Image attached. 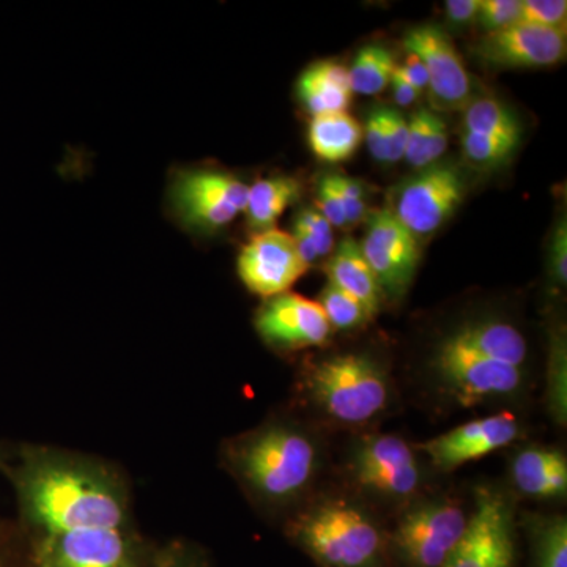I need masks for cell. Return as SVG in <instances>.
Instances as JSON below:
<instances>
[{
	"instance_id": "cell-36",
	"label": "cell",
	"mask_w": 567,
	"mask_h": 567,
	"mask_svg": "<svg viewBox=\"0 0 567 567\" xmlns=\"http://www.w3.org/2000/svg\"><path fill=\"white\" fill-rule=\"evenodd\" d=\"M365 144L377 162L390 163V144H388V126L385 121V106L377 107L365 118L363 130Z\"/></svg>"
},
{
	"instance_id": "cell-44",
	"label": "cell",
	"mask_w": 567,
	"mask_h": 567,
	"mask_svg": "<svg viewBox=\"0 0 567 567\" xmlns=\"http://www.w3.org/2000/svg\"><path fill=\"white\" fill-rule=\"evenodd\" d=\"M0 466H6V457H3L2 450H0Z\"/></svg>"
},
{
	"instance_id": "cell-35",
	"label": "cell",
	"mask_w": 567,
	"mask_h": 567,
	"mask_svg": "<svg viewBox=\"0 0 567 567\" xmlns=\"http://www.w3.org/2000/svg\"><path fill=\"white\" fill-rule=\"evenodd\" d=\"M316 205L317 212L331 224V227L349 229L344 207H342L341 197H339L338 189L331 181V175H327L317 183Z\"/></svg>"
},
{
	"instance_id": "cell-10",
	"label": "cell",
	"mask_w": 567,
	"mask_h": 567,
	"mask_svg": "<svg viewBox=\"0 0 567 567\" xmlns=\"http://www.w3.org/2000/svg\"><path fill=\"white\" fill-rule=\"evenodd\" d=\"M361 252L371 267L383 297H404L421 259L420 241L388 207L368 212Z\"/></svg>"
},
{
	"instance_id": "cell-25",
	"label": "cell",
	"mask_w": 567,
	"mask_h": 567,
	"mask_svg": "<svg viewBox=\"0 0 567 567\" xmlns=\"http://www.w3.org/2000/svg\"><path fill=\"white\" fill-rule=\"evenodd\" d=\"M464 132L483 134V136L514 142L518 145L522 126L514 112L506 104L495 99H480L473 100L466 106Z\"/></svg>"
},
{
	"instance_id": "cell-38",
	"label": "cell",
	"mask_w": 567,
	"mask_h": 567,
	"mask_svg": "<svg viewBox=\"0 0 567 567\" xmlns=\"http://www.w3.org/2000/svg\"><path fill=\"white\" fill-rule=\"evenodd\" d=\"M551 271L555 279L561 286H566L567 281V229L566 219H561L555 230L554 241H551Z\"/></svg>"
},
{
	"instance_id": "cell-24",
	"label": "cell",
	"mask_w": 567,
	"mask_h": 567,
	"mask_svg": "<svg viewBox=\"0 0 567 567\" xmlns=\"http://www.w3.org/2000/svg\"><path fill=\"white\" fill-rule=\"evenodd\" d=\"M529 567H567L565 516H533L528 520Z\"/></svg>"
},
{
	"instance_id": "cell-27",
	"label": "cell",
	"mask_w": 567,
	"mask_h": 567,
	"mask_svg": "<svg viewBox=\"0 0 567 567\" xmlns=\"http://www.w3.org/2000/svg\"><path fill=\"white\" fill-rule=\"evenodd\" d=\"M317 303L322 306L328 323L336 330H354L372 319L364 305L330 281L324 286Z\"/></svg>"
},
{
	"instance_id": "cell-6",
	"label": "cell",
	"mask_w": 567,
	"mask_h": 567,
	"mask_svg": "<svg viewBox=\"0 0 567 567\" xmlns=\"http://www.w3.org/2000/svg\"><path fill=\"white\" fill-rule=\"evenodd\" d=\"M440 390L458 405L473 406L516 398L524 391L525 369L491 360L446 336L431 361Z\"/></svg>"
},
{
	"instance_id": "cell-8",
	"label": "cell",
	"mask_w": 567,
	"mask_h": 567,
	"mask_svg": "<svg viewBox=\"0 0 567 567\" xmlns=\"http://www.w3.org/2000/svg\"><path fill=\"white\" fill-rule=\"evenodd\" d=\"M466 185L458 167L435 163L399 185L390 210L413 237H431L457 210Z\"/></svg>"
},
{
	"instance_id": "cell-33",
	"label": "cell",
	"mask_w": 567,
	"mask_h": 567,
	"mask_svg": "<svg viewBox=\"0 0 567 567\" xmlns=\"http://www.w3.org/2000/svg\"><path fill=\"white\" fill-rule=\"evenodd\" d=\"M336 189L344 207L347 227L358 226L364 221L368 216V205H365V193L363 183L357 178L346 177V175H331Z\"/></svg>"
},
{
	"instance_id": "cell-32",
	"label": "cell",
	"mask_w": 567,
	"mask_h": 567,
	"mask_svg": "<svg viewBox=\"0 0 567 567\" xmlns=\"http://www.w3.org/2000/svg\"><path fill=\"white\" fill-rule=\"evenodd\" d=\"M293 227L300 229L315 244L320 259L333 252V227L319 212L312 210V208H303L298 213Z\"/></svg>"
},
{
	"instance_id": "cell-5",
	"label": "cell",
	"mask_w": 567,
	"mask_h": 567,
	"mask_svg": "<svg viewBox=\"0 0 567 567\" xmlns=\"http://www.w3.org/2000/svg\"><path fill=\"white\" fill-rule=\"evenodd\" d=\"M468 518L447 498L416 503L388 537L390 555L404 567H443L464 539Z\"/></svg>"
},
{
	"instance_id": "cell-15",
	"label": "cell",
	"mask_w": 567,
	"mask_h": 567,
	"mask_svg": "<svg viewBox=\"0 0 567 567\" xmlns=\"http://www.w3.org/2000/svg\"><path fill=\"white\" fill-rule=\"evenodd\" d=\"M254 323L260 338L279 350L322 346L331 333L322 306L292 292L268 298Z\"/></svg>"
},
{
	"instance_id": "cell-37",
	"label": "cell",
	"mask_w": 567,
	"mask_h": 567,
	"mask_svg": "<svg viewBox=\"0 0 567 567\" xmlns=\"http://www.w3.org/2000/svg\"><path fill=\"white\" fill-rule=\"evenodd\" d=\"M385 121L388 126V144H390V163L404 159L406 137H409V122L401 112L393 107H385Z\"/></svg>"
},
{
	"instance_id": "cell-40",
	"label": "cell",
	"mask_w": 567,
	"mask_h": 567,
	"mask_svg": "<svg viewBox=\"0 0 567 567\" xmlns=\"http://www.w3.org/2000/svg\"><path fill=\"white\" fill-rule=\"evenodd\" d=\"M447 20L456 25H468L477 20L480 0H447L445 3Z\"/></svg>"
},
{
	"instance_id": "cell-1",
	"label": "cell",
	"mask_w": 567,
	"mask_h": 567,
	"mask_svg": "<svg viewBox=\"0 0 567 567\" xmlns=\"http://www.w3.org/2000/svg\"><path fill=\"white\" fill-rule=\"evenodd\" d=\"M24 524L41 537L74 529L130 528L132 499L114 466L48 446H22L6 466Z\"/></svg>"
},
{
	"instance_id": "cell-29",
	"label": "cell",
	"mask_w": 567,
	"mask_h": 567,
	"mask_svg": "<svg viewBox=\"0 0 567 567\" xmlns=\"http://www.w3.org/2000/svg\"><path fill=\"white\" fill-rule=\"evenodd\" d=\"M462 148L466 162L476 167H494L506 162L517 144L494 137L483 136V134L466 133L462 134Z\"/></svg>"
},
{
	"instance_id": "cell-22",
	"label": "cell",
	"mask_w": 567,
	"mask_h": 567,
	"mask_svg": "<svg viewBox=\"0 0 567 567\" xmlns=\"http://www.w3.org/2000/svg\"><path fill=\"white\" fill-rule=\"evenodd\" d=\"M363 128L349 112L317 115L309 125V145L317 158L346 162L360 147Z\"/></svg>"
},
{
	"instance_id": "cell-39",
	"label": "cell",
	"mask_w": 567,
	"mask_h": 567,
	"mask_svg": "<svg viewBox=\"0 0 567 567\" xmlns=\"http://www.w3.org/2000/svg\"><path fill=\"white\" fill-rule=\"evenodd\" d=\"M395 73L401 74L406 82H410L421 93L427 89V71H425L424 63L420 61V58L412 54V52L406 51L405 61L401 65L395 66Z\"/></svg>"
},
{
	"instance_id": "cell-14",
	"label": "cell",
	"mask_w": 567,
	"mask_h": 567,
	"mask_svg": "<svg viewBox=\"0 0 567 567\" xmlns=\"http://www.w3.org/2000/svg\"><path fill=\"white\" fill-rule=\"evenodd\" d=\"M522 436V424L511 412L470 421L425 442L421 450L442 472L477 461L513 445Z\"/></svg>"
},
{
	"instance_id": "cell-26",
	"label": "cell",
	"mask_w": 567,
	"mask_h": 567,
	"mask_svg": "<svg viewBox=\"0 0 567 567\" xmlns=\"http://www.w3.org/2000/svg\"><path fill=\"white\" fill-rule=\"evenodd\" d=\"M395 65L394 54L382 44L361 48L349 69L352 92L358 95H379L390 85Z\"/></svg>"
},
{
	"instance_id": "cell-13",
	"label": "cell",
	"mask_w": 567,
	"mask_h": 567,
	"mask_svg": "<svg viewBox=\"0 0 567 567\" xmlns=\"http://www.w3.org/2000/svg\"><path fill=\"white\" fill-rule=\"evenodd\" d=\"M308 270L292 234L279 229L254 235L238 257L241 281L252 293L267 300L289 292L290 287Z\"/></svg>"
},
{
	"instance_id": "cell-30",
	"label": "cell",
	"mask_w": 567,
	"mask_h": 567,
	"mask_svg": "<svg viewBox=\"0 0 567 567\" xmlns=\"http://www.w3.org/2000/svg\"><path fill=\"white\" fill-rule=\"evenodd\" d=\"M434 115L435 112L427 110V107H421V110L413 112L412 117H410L404 159L416 169L429 167L427 147Z\"/></svg>"
},
{
	"instance_id": "cell-3",
	"label": "cell",
	"mask_w": 567,
	"mask_h": 567,
	"mask_svg": "<svg viewBox=\"0 0 567 567\" xmlns=\"http://www.w3.org/2000/svg\"><path fill=\"white\" fill-rule=\"evenodd\" d=\"M287 533L320 567H386L391 557L379 525L342 499L308 507L290 520Z\"/></svg>"
},
{
	"instance_id": "cell-28",
	"label": "cell",
	"mask_w": 567,
	"mask_h": 567,
	"mask_svg": "<svg viewBox=\"0 0 567 567\" xmlns=\"http://www.w3.org/2000/svg\"><path fill=\"white\" fill-rule=\"evenodd\" d=\"M567 357L565 334H557L551 342L547 372V409L559 425L567 421Z\"/></svg>"
},
{
	"instance_id": "cell-2",
	"label": "cell",
	"mask_w": 567,
	"mask_h": 567,
	"mask_svg": "<svg viewBox=\"0 0 567 567\" xmlns=\"http://www.w3.org/2000/svg\"><path fill=\"white\" fill-rule=\"evenodd\" d=\"M223 462L259 505L281 509L297 503L319 472V446L305 429L270 421L229 440Z\"/></svg>"
},
{
	"instance_id": "cell-31",
	"label": "cell",
	"mask_w": 567,
	"mask_h": 567,
	"mask_svg": "<svg viewBox=\"0 0 567 567\" xmlns=\"http://www.w3.org/2000/svg\"><path fill=\"white\" fill-rule=\"evenodd\" d=\"M520 21L566 33V0H520Z\"/></svg>"
},
{
	"instance_id": "cell-42",
	"label": "cell",
	"mask_w": 567,
	"mask_h": 567,
	"mask_svg": "<svg viewBox=\"0 0 567 567\" xmlns=\"http://www.w3.org/2000/svg\"><path fill=\"white\" fill-rule=\"evenodd\" d=\"M398 66V65H395ZM391 89H393V99L394 102L402 107L412 106L417 102V99L421 96V92L416 91L410 82H406L401 74L393 73L390 81Z\"/></svg>"
},
{
	"instance_id": "cell-9",
	"label": "cell",
	"mask_w": 567,
	"mask_h": 567,
	"mask_svg": "<svg viewBox=\"0 0 567 567\" xmlns=\"http://www.w3.org/2000/svg\"><path fill=\"white\" fill-rule=\"evenodd\" d=\"M443 567H516L514 506L498 488H477L464 539Z\"/></svg>"
},
{
	"instance_id": "cell-11",
	"label": "cell",
	"mask_w": 567,
	"mask_h": 567,
	"mask_svg": "<svg viewBox=\"0 0 567 567\" xmlns=\"http://www.w3.org/2000/svg\"><path fill=\"white\" fill-rule=\"evenodd\" d=\"M404 48L424 63L429 76V102L436 111H465L473 102V82L457 48L436 25L410 29Z\"/></svg>"
},
{
	"instance_id": "cell-34",
	"label": "cell",
	"mask_w": 567,
	"mask_h": 567,
	"mask_svg": "<svg viewBox=\"0 0 567 567\" xmlns=\"http://www.w3.org/2000/svg\"><path fill=\"white\" fill-rule=\"evenodd\" d=\"M476 21L486 33L509 28L520 21V0H480Z\"/></svg>"
},
{
	"instance_id": "cell-7",
	"label": "cell",
	"mask_w": 567,
	"mask_h": 567,
	"mask_svg": "<svg viewBox=\"0 0 567 567\" xmlns=\"http://www.w3.org/2000/svg\"><path fill=\"white\" fill-rule=\"evenodd\" d=\"M349 468L358 486L388 502H406L423 484L415 451L394 434L365 435L358 440Z\"/></svg>"
},
{
	"instance_id": "cell-12",
	"label": "cell",
	"mask_w": 567,
	"mask_h": 567,
	"mask_svg": "<svg viewBox=\"0 0 567 567\" xmlns=\"http://www.w3.org/2000/svg\"><path fill=\"white\" fill-rule=\"evenodd\" d=\"M249 186L221 171L185 173L174 186V203L182 218L205 230L234 221L248 204Z\"/></svg>"
},
{
	"instance_id": "cell-17",
	"label": "cell",
	"mask_w": 567,
	"mask_h": 567,
	"mask_svg": "<svg viewBox=\"0 0 567 567\" xmlns=\"http://www.w3.org/2000/svg\"><path fill=\"white\" fill-rule=\"evenodd\" d=\"M566 33L518 21L484 33L475 52L481 61L499 69H546L565 61Z\"/></svg>"
},
{
	"instance_id": "cell-21",
	"label": "cell",
	"mask_w": 567,
	"mask_h": 567,
	"mask_svg": "<svg viewBox=\"0 0 567 567\" xmlns=\"http://www.w3.org/2000/svg\"><path fill=\"white\" fill-rule=\"evenodd\" d=\"M352 95L349 69L338 62H317L298 80V96L315 117L347 112Z\"/></svg>"
},
{
	"instance_id": "cell-16",
	"label": "cell",
	"mask_w": 567,
	"mask_h": 567,
	"mask_svg": "<svg viewBox=\"0 0 567 567\" xmlns=\"http://www.w3.org/2000/svg\"><path fill=\"white\" fill-rule=\"evenodd\" d=\"M40 567H133L130 528L74 529L41 537Z\"/></svg>"
},
{
	"instance_id": "cell-23",
	"label": "cell",
	"mask_w": 567,
	"mask_h": 567,
	"mask_svg": "<svg viewBox=\"0 0 567 567\" xmlns=\"http://www.w3.org/2000/svg\"><path fill=\"white\" fill-rule=\"evenodd\" d=\"M301 196V183L292 177H270L249 186L246 218L256 230H268Z\"/></svg>"
},
{
	"instance_id": "cell-41",
	"label": "cell",
	"mask_w": 567,
	"mask_h": 567,
	"mask_svg": "<svg viewBox=\"0 0 567 567\" xmlns=\"http://www.w3.org/2000/svg\"><path fill=\"white\" fill-rule=\"evenodd\" d=\"M447 142H450V137H447V126L446 123L443 122V118L440 115H434L432 118L431 125V140H429L427 147V164L432 166L442 158L443 153L446 152Z\"/></svg>"
},
{
	"instance_id": "cell-18",
	"label": "cell",
	"mask_w": 567,
	"mask_h": 567,
	"mask_svg": "<svg viewBox=\"0 0 567 567\" xmlns=\"http://www.w3.org/2000/svg\"><path fill=\"white\" fill-rule=\"evenodd\" d=\"M514 486L536 499H559L567 494V461L558 450L529 446L514 457Z\"/></svg>"
},
{
	"instance_id": "cell-45",
	"label": "cell",
	"mask_w": 567,
	"mask_h": 567,
	"mask_svg": "<svg viewBox=\"0 0 567 567\" xmlns=\"http://www.w3.org/2000/svg\"><path fill=\"white\" fill-rule=\"evenodd\" d=\"M0 567H2V565H0Z\"/></svg>"
},
{
	"instance_id": "cell-19",
	"label": "cell",
	"mask_w": 567,
	"mask_h": 567,
	"mask_svg": "<svg viewBox=\"0 0 567 567\" xmlns=\"http://www.w3.org/2000/svg\"><path fill=\"white\" fill-rule=\"evenodd\" d=\"M447 336L466 349L475 350L499 363L522 369L527 364V339L513 323L505 320H473V322L461 324Z\"/></svg>"
},
{
	"instance_id": "cell-43",
	"label": "cell",
	"mask_w": 567,
	"mask_h": 567,
	"mask_svg": "<svg viewBox=\"0 0 567 567\" xmlns=\"http://www.w3.org/2000/svg\"><path fill=\"white\" fill-rule=\"evenodd\" d=\"M162 567H188L186 566L185 561H182V559H167V561H164Z\"/></svg>"
},
{
	"instance_id": "cell-4",
	"label": "cell",
	"mask_w": 567,
	"mask_h": 567,
	"mask_svg": "<svg viewBox=\"0 0 567 567\" xmlns=\"http://www.w3.org/2000/svg\"><path fill=\"white\" fill-rule=\"evenodd\" d=\"M306 399L333 423L363 425L391 402L390 375L375 358L342 353L312 364L303 377Z\"/></svg>"
},
{
	"instance_id": "cell-20",
	"label": "cell",
	"mask_w": 567,
	"mask_h": 567,
	"mask_svg": "<svg viewBox=\"0 0 567 567\" xmlns=\"http://www.w3.org/2000/svg\"><path fill=\"white\" fill-rule=\"evenodd\" d=\"M327 274L330 282L357 298L372 317L380 311L385 297L354 238L346 237L334 249L327 262Z\"/></svg>"
}]
</instances>
